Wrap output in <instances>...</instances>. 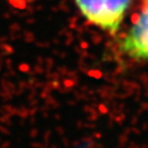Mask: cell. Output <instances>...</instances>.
Listing matches in <instances>:
<instances>
[{
	"instance_id": "2",
	"label": "cell",
	"mask_w": 148,
	"mask_h": 148,
	"mask_svg": "<svg viewBox=\"0 0 148 148\" xmlns=\"http://www.w3.org/2000/svg\"><path fill=\"white\" fill-rule=\"evenodd\" d=\"M120 49L132 59L148 61V3H145L131 29L120 41Z\"/></svg>"
},
{
	"instance_id": "3",
	"label": "cell",
	"mask_w": 148,
	"mask_h": 148,
	"mask_svg": "<svg viewBox=\"0 0 148 148\" xmlns=\"http://www.w3.org/2000/svg\"><path fill=\"white\" fill-rule=\"evenodd\" d=\"M145 3H148V0H145Z\"/></svg>"
},
{
	"instance_id": "1",
	"label": "cell",
	"mask_w": 148,
	"mask_h": 148,
	"mask_svg": "<svg viewBox=\"0 0 148 148\" xmlns=\"http://www.w3.org/2000/svg\"><path fill=\"white\" fill-rule=\"evenodd\" d=\"M90 24L115 36L120 30L131 0H74Z\"/></svg>"
}]
</instances>
